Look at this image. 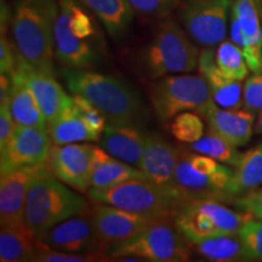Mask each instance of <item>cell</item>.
<instances>
[{
  "instance_id": "cell-1",
  "label": "cell",
  "mask_w": 262,
  "mask_h": 262,
  "mask_svg": "<svg viewBox=\"0 0 262 262\" xmlns=\"http://www.w3.org/2000/svg\"><path fill=\"white\" fill-rule=\"evenodd\" d=\"M58 0H16L11 17L12 44L18 60L33 70L54 73V28Z\"/></svg>"
},
{
  "instance_id": "cell-2",
  "label": "cell",
  "mask_w": 262,
  "mask_h": 262,
  "mask_svg": "<svg viewBox=\"0 0 262 262\" xmlns=\"http://www.w3.org/2000/svg\"><path fill=\"white\" fill-rule=\"evenodd\" d=\"M68 90L94 103L108 124L137 125L146 116L145 104L135 88L112 75L68 68L63 72Z\"/></svg>"
},
{
  "instance_id": "cell-3",
  "label": "cell",
  "mask_w": 262,
  "mask_h": 262,
  "mask_svg": "<svg viewBox=\"0 0 262 262\" xmlns=\"http://www.w3.org/2000/svg\"><path fill=\"white\" fill-rule=\"evenodd\" d=\"M68 187L48 168L33 180L25 202V222L38 239L62 221L90 208L84 196Z\"/></svg>"
},
{
  "instance_id": "cell-4",
  "label": "cell",
  "mask_w": 262,
  "mask_h": 262,
  "mask_svg": "<svg viewBox=\"0 0 262 262\" xmlns=\"http://www.w3.org/2000/svg\"><path fill=\"white\" fill-rule=\"evenodd\" d=\"M199 56L201 51L185 28L165 17L157 25L143 51L142 64L150 78L160 79L168 74L195 71Z\"/></svg>"
},
{
  "instance_id": "cell-5",
  "label": "cell",
  "mask_w": 262,
  "mask_h": 262,
  "mask_svg": "<svg viewBox=\"0 0 262 262\" xmlns=\"http://www.w3.org/2000/svg\"><path fill=\"white\" fill-rule=\"evenodd\" d=\"M248 212H237L219 201L193 199L176 203L172 224L188 243L222 234L237 233Z\"/></svg>"
},
{
  "instance_id": "cell-6",
  "label": "cell",
  "mask_w": 262,
  "mask_h": 262,
  "mask_svg": "<svg viewBox=\"0 0 262 262\" xmlns=\"http://www.w3.org/2000/svg\"><path fill=\"white\" fill-rule=\"evenodd\" d=\"M110 261L120 257H137L141 261L186 262L191 258L189 243L170 220L156 221L142 232L112 245L106 251Z\"/></svg>"
},
{
  "instance_id": "cell-7",
  "label": "cell",
  "mask_w": 262,
  "mask_h": 262,
  "mask_svg": "<svg viewBox=\"0 0 262 262\" xmlns=\"http://www.w3.org/2000/svg\"><path fill=\"white\" fill-rule=\"evenodd\" d=\"M86 194L94 203L108 204L158 219H171L176 196L171 189L160 187L148 179L122 182L106 189H88Z\"/></svg>"
},
{
  "instance_id": "cell-8",
  "label": "cell",
  "mask_w": 262,
  "mask_h": 262,
  "mask_svg": "<svg viewBox=\"0 0 262 262\" xmlns=\"http://www.w3.org/2000/svg\"><path fill=\"white\" fill-rule=\"evenodd\" d=\"M150 101L158 119L166 123L182 112H198L214 100L202 74H170L155 84Z\"/></svg>"
},
{
  "instance_id": "cell-9",
  "label": "cell",
  "mask_w": 262,
  "mask_h": 262,
  "mask_svg": "<svg viewBox=\"0 0 262 262\" xmlns=\"http://www.w3.org/2000/svg\"><path fill=\"white\" fill-rule=\"evenodd\" d=\"M233 181L234 170L224 164L214 173L196 171L189 162L188 149L186 147H180L172 182V192L176 196V203L193 199L231 201L235 196Z\"/></svg>"
},
{
  "instance_id": "cell-10",
  "label": "cell",
  "mask_w": 262,
  "mask_h": 262,
  "mask_svg": "<svg viewBox=\"0 0 262 262\" xmlns=\"http://www.w3.org/2000/svg\"><path fill=\"white\" fill-rule=\"evenodd\" d=\"M232 0H180L178 17L192 40L203 48H215L226 40Z\"/></svg>"
},
{
  "instance_id": "cell-11",
  "label": "cell",
  "mask_w": 262,
  "mask_h": 262,
  "mask_svg": "<svg viewBox=\"0 0 262 262\" xmlns=\"http://www.w3.org/2000/svg\"><path fill=\"white\" fill-rule=\"evenodd\" d=\"M94 145L68 143L51 146L45 165L55 178L71 188L88 192L91 187Z\"/></svg>"
},
{
  "instance_id": "cell-12",
  "label": "cell",
  "mask_w": 262,
  "mask_h": 262,
  "mask_svg": "<svg viewBox=\"0 0 262 262\" xmlns=\"http://www.w3.org/2000/svg\"><path fill=\"white\" fill-rule=\"evenodd\" d=\"M51 142L47 129L17 124L14 135L0 149V175L22 166L45 164Z\"/></svg>"
},
{
  "instance_id": "cell-13",
  "label": "cell",
  "mask_w": 262,
  "mask_h": 262,
  "mask_svg": "<svg viewBox=\"0 0 262 262\" xmlns=\"http://www.w3.org/2000/svg\"><path fill=\"white\" fill-rule=\"evenodd\" d=\"M91 219L98 241L106 251L112 245L122 243L142 232L156 221L166 220V219L136 214L100 203H97V205L91 209Z\"/></svg>"
},
{
  "instance_id": "cell-14",
  "label": "cell",
  "mask_w": 262,
  "mask_h": 262,
  "mask_svg": "<svg viewBox=\"0 0 262 262\" xmlns=\"http://www.w3.org/2000/svg\"><path fill=\"white\" fill-rule=\"evenodd\" d=\"M40 241L49 248L67 253H106L95 232L90 208L52 227Z\"/></svg>"
},
{
  "instance_id": "cell-15",
  "label": "cell",
  "mask_w": 262,
  "mask_h": 262,
  "mask_svg": "<svg viewBox=\"0 0 262 262\" xmlns=\"http://www.w3.org/2000/svg\"><path fill=\"white\" fill-rule=\"evenodd\" d=\"M209 130L235 147L248 145L255 133V113L248 110H226L212 101L196 112Z\"/></svg>"
},
{
  "instance_id": "cell-16",
  "label": "cell",
  "mask_w": 262,
  "mask_h": 262,
  "mask_svg": "<svg viewBox=\"0 0 262 262\" xmlns=\"http://www.w3.org/2000/svg\"><path fill=\"white\" fill-rule=\"evenodd\" d=\"M47 166H22L3 173L0 180V225L25 221V202L29 186Z\"/></svg>"
},
{
  "instance_id": "cell-17",
  "label": "cell",
  "mask_w": 262,
  "mask_h": 262,
  "mask_svg": "<svg viewBox=\"0 0 262 262\" xmlns=\"http://www.w3.org/2000/svg\"><path fill=\"white\" fill-rule=\"evenodd\" d=\"M15 72L21 75L37 98L41 112L47 118V123L56 118L66 108L73 106V96L66 93L51 72L33 70L19 60Z\"/></svg>"
},
{
  "instance_id": "cell-18",
  "label": "cell",
  "mask_w": 262,
  "mask_h": 262,
  "mask_svg": "<svg viewBox=\"0 0 262 262\" xmlns=\"http://www.w3.org/2000/svg\"><path fill=\"white\" fill-rule=\"evenodd\" d=\"M55 57L62 66L74 70H88L98 60L93 42L74 34L68 26L66 10L58 4V15L54 28Z\"/></svg>"
},
{
  "instance_id": "cell-19",
  "label": "cell",
  "mask_w": 262,
  "mask_h": 262,
  "mask_svg": "<svg viewBox=\"0 0 262 262\" xmlns=\"http://www.w3.org/2000/svg\"><path fill=\"white\" fill-rule=\"evenodd\" d=\"M179 150V147L170 145L158 134H147L145 152L140 169L156 185L172 191Z\"/></svg>"
},
{
  "instance_id": "cell-20",
  "label": "cell",
  "mask_w": 262,
  "mask_h": 262,
  "mask_svg": "<svg viewBox=\"0 0 262 262\" xmlns=\"http://www.w3.org/2000/svg\"><path fill=\"white\" fill-rule=\"evenodd\" d=\"M198 70L205 78L212 100L226 110H239L243 107V85L241 81L226 77L215 62L212 48H203L198 62Z\"/></svg>"
},
{
  "instance_id": "cell-21",
  "label": "cell",
  "mask_w": 262,
  "mask_h": 262,
  "mask_svg": "<svg viewBox=\"0 0 262 262\" xmlns=\"http://www.w3.org/2000/svg\"><path fill=\"white\" fill-rule=\"evenodd\" d=\"M147 133L133 124H107L100 142L111 156L140 169L145 152Z\"/></svg>"
},
{
  "instance_id": "cell-22",
  "label": "cell",
  "mask_w": 262,
  "mask_h": 262,
  "mask_svg": "<svg viewBox=\"0 0 262 262\" xmlns=\"http://www.w3.org/2000/svg\"><path fill=\"white\" fill-rule=\"evenodd\" d=\"M49 248L35 237L25 221L4 224L0 229V261H33L42 249Z\"/></svg>"
},
{
  "instance_id": "cell-23",
  "label": "cell",
  "mask_w": 262,
  "mask_h": 262,
  "mask_svg": "<svg viewBox=\"0 0 262 262\" xmlns=\"http://www.w3.org/2000/svg\"><path fill=\"white\" fill-rule=\"evenodd\" d=\"M136 179H148L146 173L131 164L111 156L106 149L95 146L91 188L106 189ZM149 180V179H148Z\"/></svg>"
},
{
  "instance_id": "cell-24",
  "label": "cell",
  "mask_w": 262,
  "mask_h": 262,
  "mask_svg": "<svg viewBox=\"0 0 262 262\" xmlns=\"http://www.w3.org/2000/svg\"><path fill=\"white\" fill-rule=\"evenodd\" d=\"M12 85L8 101V106L16 124L25 126H34L47 129V118L41 112L37 98L25 83L17 72L9 74Z\"/></svg>"
},
{
  "instance_id": "cell-25",
  "label": "cell",
  "mask_w": 262,
  "mask_h": 262,
  "mask_svg": "<svg viewBox=\"0 0 262 262\" xmlns=\"http://www.w3.org/2000/svg\"><path fill=\"white\" fill-rule=\"evenodd\" d=\"M232 11L237 16L239 25L251 48V58L248 67L253 73L262 72V19L256 0L232 2Z\"/></svg>"
},
{
  "instance_id": "cell-26",
  "label": "cell",
  "mask_w": 262,
  "mask_h": 262,
  "mask_svg": "<svg viewBox=\"0 0 262 262\" xmlns=\"http://www.w3.org/2000/svg\"><path fill=\"white\" fill-rule=\"evenodd\" d=\"M47 131L54 145H68L80 141H100L101 135L91 129L74 107H68L47 123Z\"/></svg>"
},
{
  "instance_id": "cell-27",
  "label": "cell",
  "mask_w": 262,
  "mask_h": 262,
  "mask_svg": "<svg viewBox=\"0 0 262 262\" xmlns=\"http://www.w3.org/2000/svg\"><path fill=\"white\" fill-rule=\"evenodd\" d=\"M102 22L111 37L122 38L134 18V9L127 0H81Z\"/></svg>"
},
{
  "instance_id": "cell-28",
  "label": "cell",
  "mask_w": 262,
  "mask_h": 262,
  "mask_svg": "<svg viewBox=\"0 0 262 262\" xmlns=\"http://www.w3.org/2000/svg\"><path fill=\"white\" fill-rule=\"evenodd\" d=\"M191 251L209 261L238 262L247 261L239 233L222 234L204 241L189 243Z\"/></svg>"
},
{
  "instance_id": "cell-29",
  "label": "cell",
  "mask_w": 262,
  "mask_h": 262,
  "mask_svg": "<svg viewBox=\"0 0 262 262\" xmlns=\"http://www.w3.org/2000/svg\"><path fill=\"white\" fill-rule=\"evenodd\" d=\"M262 183V143L242 155L234 168L233 192L241 196L254 191Z\"/></svg>"
},
{
  "instance_id": "cell-30",
  "label": "cell",
  "mask_w": 262,
  "mask_h": 262,
  "mask_svg": "<svg viewBox=\"0 0 262 262\" xmlns=\"http://www.w3.org/2000/svg\"><path fill=\"white\" fill-rule=\"evenodd\" d=\"M187 148L192 152L208 156L217 162L226 164V165L233 166V168L238 165L242 155H243V153L238 152L237 147L210 130H208V134L202 139L189 143Z\"/></svg>"
},
{
  "instance_id": "cell-31",
  "label": "cell",
  "mask_w": 262,
  "mask_h": 262,
  "mask_svg": "<svg viewBox=\"0 0 262 262\" xmlns=\"http://www.w3.org/2000/svg\"><path fill=\"white\" fill-rule=\"evenodd\" d=\"M215 62L221 73L231 79L243 81L248 78L250 70L243 51L232 40H224L216 47Z\"/></svg>"
},
{
  "instance_id": "cell-32",
  "label": "cell",
  "mask_w": 262,
  "mask_h": 262,
  "mask_svg": "<svg viewBox=\"0 0 262 262\" xmlns=\"http://www.w3.org/2000/svg\"><path fill=\"white\" fill-rule=\"evenodd\" d=\"M170 131L180 142L189 145L204 136V123L198 113H192L188 111L173 118Z\"/></svg>"
},
{
  "instance_id": "cell-33",
  "label": "cell",
  "mask_w": 262,
  "mask_h": 262,
  "mask_svg": "<svg viewBox=\"0 0 262 262\" xmlns=\"http://www.w3.org/2000/svg\"><path fill=\"white\" fill-rule=\"evenodd\" d=\"M247 261H262V221L250 215L238 231Z\"/></svg>"
},
{
  "instance_id": "cell-34",
  "label": "cell",
  "mask_w": 262,
  "mask_h": 262,
  "mask_svg": "<svg viewBox=\"0 0 262 262\" xmlns=\"http://www.w3.org/2000/svg\"><path fill=\"white\" fill-rule=\"evenodd\" d=\"M34 262H95V261H110L106 253L93 254H77L67 253V251L55 250L51 248H45L35 255Z\"/></svg>"
},
{
  "instance_id": "cell-35",
  "label": "cell",
  "mask_w": 262,
  "mask_h": 262,
  "mask_svg": "<svg viewBox=\"0 0 262 262\" xmlns=\"http://www.w3.org/2000/svg\"><path fill=\"white\" fill-rule=\"evenodd\" d=\"M73 107L77 113L83 118L84 122L93 129L98 135H102L104 127H106V117L98 108L91 103L89 100L80 96V95H73Z\"/></svg>"
},
{
  "instance_id": "cell-36",
  "label": "cell",
  "mask_w": 262,
  "mask_h": 262,
  "mask_svg": "<svg viewBox=\"0 0 262 262\" xmlns=\"http://www.w3.org/2000/svg\"><path fill=\"white\" fill-rule=\"evenodd\" d=\"M134 11L147 17L165 18L178 8L180 0H127Z\"/></svg>"
},
{
  "instance_id": "cell-37",
  "label": "cell",
  "mask_w": 262,
  "mask_h": 262,
  "mask_svg": "<svg viewBox=\"0 0 262 262\" xmlns=\"http://www.w3.org/2000/svg\"><path fill=\"white\" fill-rule=\"evenodd\" d=\"M243 107L254 113L262 111V72L253 73V75L245 79Z\"/></svg>"
},
{
  "instance_id": "cell-38",
  "label": "cell",
  "mask_w": 262,
  "mask_h": 262,
  "mask_svg": "<svg viewBox=\"0 0 262 262\" xmlns=\"http://www.w3.org/2000/svg\"><path fill=\"white\" fill-rule=\"evenodd\" d=\"M16 126L17 124L10 112L8 103L0 104V149L4 148L14 135Z\"/></svg>"
},
{
  "instance_id": "cell-39",
  "label": "cell",
  "mask_w": 262,
  "mask_h": 262,
  "mask_svg": "<svg viewBox=\"0 0 262 262\" xmlns=\"http://www.w3.org/2000/svg\"><path fill=\"white\" fill-rule=\"evenodd\" d=\"M237 205L248 214L262 221V189L251 191L238 198Z\"/></svg>"
},
{
  "instance_id": "cell-40",
  "label": "cell",
  "mask_w": 262,
  "mask_h": 262,
  "mask_svg": "<svg viewBox=\"0 0 262 262\" xmlns=\"http://www.w3.org/2000/svg\"><path fill=\"white\" fill-rule=\"evenodd\" d=\"M255 133L258 134V135H262V111L258 112L257 120L255 122Z\"/></svg>"
},
{
  "instance_id": "cell-41",
  "label": "cell",
  "mask_w": 262,
  "mask_h": 262,
  "mask_svg": "<svg viewBox=\"0 0 262 262\" xmlns=\"http://www.w3.org/2000/svg\"><path fill=\"white\" fill-rule=\"evenodd\" d=\"M257 4V3H256ZM257 8H258V12H260V16H261V19H262V8H260V6L257 5Z\"/></svg>"
},
{
  "instance_id": "cell-42",
  "label": "cell",
  "mask_w": 262,
  "mask_h": 262,
  "mask_svg": "<svg viewBox=\"0 0 262 262\" xmlns=\"http://www.w3.org/2000/svg\"><path fill=\"white\" fill-rule=\"evenodd\" d=\"M256 3H257V5L260 6V8H262V0H256Z\"/></svg>"
},
{
  "instance_id": "cell-43",
  "label": "cell",
  "mask_w": 262,
  "mask_h": 262,
  "mask_svg": "<svg viewBox=\"0 0 262 262\" xmlns=\"http://www.w3.org/2000/svg\"><path fill=\"white\" fill-rule=\"evenodd\" d=\"M232 2H235V0H232Z\"/></svg>"
}]
</instances>
